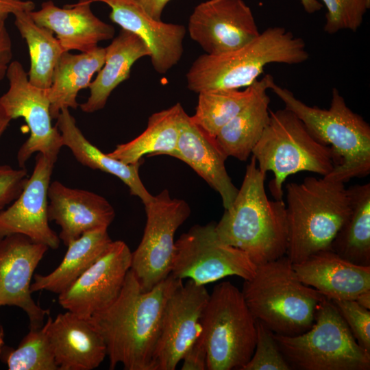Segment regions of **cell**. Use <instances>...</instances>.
Returning a JSON list of instances; mask_svg holds the SVG:
<instances>
[{"label": "cell", "instance_id": "e575fe53", "mask_svg": "<svg viewBox=\"0 0 370 370\" xmlns=\"http://www.w3.org/2000/svg\"><path fill=\"white\" fill-rule=\"evenodd\" d=\"M256 328L254 352L241 370H292L278 347L274 332L257 319Z\"/></svg>", "mask_w": 370, "mask_h": 370}, {"label": "cell", "instance_id": "b9f144b4", "mask_svg": "<svg viewBox=\"0 0 370 370\" xmlns=\"http://www.w3.org/2000/svg\"><path fill=\"white\" fill-rule=\"evenodd\" d=\"M304 10L308 14H313L322 8V4L317 0H299Z\"/></svg>", "mask_w": 370, "mask_h": 370}, {"label": "cell", "instance_id": "484cf974", "mask_svg": "<svg viewBox=\"0 0 370 370\" xmlns=\"http://www.w3.org/2000/svg\"><path fill=\"white\" fill-rule=\"evenodd\" d=\"M273 79L271 75L267 74L258 80L257 89L251 100L215 137L227 157L245 161L251 155L270 119L267 90Z\"/></svg>", "mask_w": 370, "mask_h": 370}, {"label": "cell", "instance_id": "cb8c5ba5", "mask_svg": "<svg viewBox=\"0 0 370 370\" xmlns=\"http://www.w3.org/2000/svg\"><path fill=\"white\" fill-rule=\"evenodd\" d=\"M56 119V126L61 133L63 145L71 150L79 163L116 176L128 187L130 194L138 197L143 204L153 199L139 176L143 160L126 164L104 153L85 137L68 108L62 110Z\"/></svg>", "mask_w": 370, "mask_h": 370}, {"label": "cell", "instance_id": "7a4b0ae2", "mask_svg": "<svg viewBox=\"0 0 370 370\" xmlns=\"http://www.w3.org/2000/svg\"><path fill=\"white\" fill-rule=\"evenodd\" d=\"M265 175L252 156L232 206L215 225L219 238L245 252L256 266L285 256L288 243L286 204L268 198Z\"/></svg>", "mask_w": 370, "mask_h": 370}, {"label": "cell", "instance_id": "5b68a950", "mask_svg": "<svg viewBox=\"0 0 370 370\" xmlns=\"http://www.w3.org/2000/svg\"><path fill=\"white\" fill-rule=\"evenodd\" d=\"M269 90L314 138L332 149L336 165L325 178L345 183L370 173V126L348 107L336 88H332L329 109L306 105L291 90L278 85L274 79Z\"/></svg>", "mask_w": 370, "mask_h": 370}, {"label": "cell", "instance_id": "5bb4252c", "mask_svg": "<svg viewBox=\"0 0 370 370\" xmlns=\"http://www.w3.org/2000/svg\"><path fill=\"white\" fill-rule=\"evenodd\" d=\"M131 263L132 252L127 244L122 241H112L99 258L58 295L60 305L88 319L116 299Z\"/></svg>", "mask_w": 370, "mask_h": 370}, {"label": "cell", "instance_id": "d4e9b609", "mask_svg": "<svg viewBox=\"0 0 370 370\" xmlns=\"http://www.w3.org/2000/svg\"><path fill=\"white\" fill-rule=\"evenodd\" d=\"M150 56L146 44L136 35L121 29L106 47L105 62L89 86L90 95L79 105L86 113L103 109L111 92L130 77L133 64L140 58Z\"/></svg>", "mask_w": 370, "mask_h": 370}, {"label": "cell", "instance_id": "1f68e13d", "mask_svg": "<svg viewBox=\"0 0 370 370\" xmlns=\"http://www.w3.org/2000/svg\"><path fill=\"white\" fill-rule=\"evenodd\" d=\"M258 80L243 90L218 89L199 92L198 102L191 120L212 138L251 100Z\"/></svg>", "mask_w": 370, "mask_h": 370}, {"label": "cell", "instance_id": "f6af8a7d", "mask_svg": "<svg viewBox=\"0 0 370 370\" xmlns=\"http://www.w3.org/2000/svg\"><path fill=\"white\" fill-rule=\"evenodd\" d=\"M4 329L2 325L0 324V356L2 354L3 347L5 346V342H4Z\"/></svg>", "mask_w": 370, "mask_h": 370}, {"label": "cell", "instance_id": "9a60e30c", "mask_svg": "<svg viewBox=\"0 0 370 370\" xmlns=\"http://www.w3.org/2000/svg\"><path fill=\"white\" fill-rule=\"evenodd\" d=\"M190 37L206 54L237 49L259 34L249 6L243 0H207L198 4L188 24Z\"/></svg>", "mask_w": 370, "mask_h": 370}, {"label": "cell", "instance_id": "277c9868", "mask_svg": "<svg viewBox=\"0 0 370 370\" xmlns=\"http://www.w3.org/2000/svg\"><path fill=\"white\" fill-rule=\"evenodd\" d=\"M309 53L304 40L282 27L267 28L254 40L232 51L203 54L192 64L186 77L195 92L218 89H239L258 80L266 65L297 64Z\"/></svg>", "mask_w": 370, "mask_h": 370}, {"label": "cell", "instance_id": "7bdbcfd3", "mask_svg": "<svg viewBox=\"0 0 370 370\" xmlns=\"http://www.w3.org/2000/svg\"><path fill=\"white\" fill-rule=\"evenodd\" d=\"M11 120L5 111L0 100V139L9 126Z\"/></svg>", "mask_w": 370, "mask_h": 370}, {"label": "cell", "instance_id": "e0dca14e", "mask_svg": "<svg viewBox=\"0 0 370 370\" xmlns=\"http://www.w3.org/2000/svg\"><path fill=\"white\" fill-rule=\"evenodd\" d=\"M55 163L40 153L31 176L17 198L0 212V237L19 234L56 249L59 236L50 227L48 190Z\"/></svg>", "mask_w": 370, "mask_h": 370}, {"label": "cell", "instance_id": "7c38bea8", "mask_svg": "<svg viewBox=\"0 0 370 370\" xmlns=\"http://www.w3.org/2000/svg\"><path fill=\"white\" fill-rule=\"evenodd\" d=\"M5 77L9 88L0 96L1 103L11 119L23 118L30 130L29 137L17 153L20 168L35 153H40L56 163L64 146L62 135L51 123L50 101L47 89L32 85L28 74L18 61L11 62Z\"/></svg>", "mask_w": 370, "mask_h": 370}, {"label": "cell", "instance_id": "44dd1931", "mask_svg": "<svg viewBox=\"0 0 370 370\" xmlns=\"http://www.w3.org/2000/svg\"><path fill=\"white\" fill-rule=\"evenodd\" d=\"M293 267L301 282L331 300H356L370 290V266L352 263L330 249Z\"/></svg>", "mask_w": 370, "mask_h": 370}, {"label": "cell", "instance_id": "4fadbf2b", "mask_svg": "<svg viewBox=\"0 0 370 370\" xmlns=\"http://www.w3.org/2000/svg\"><path fill=\"white\" fill-rule=\"evenodd\" d=\"M210 294L191 280L182 282L165 303L154 354V370H175L200 335Z\"/></svg>", "mask_w": 370, "mask_h": 370}, {"label": "cell", "instance_id": "4316f807", "mask_svg": "<svg viewBox=\"0 0 370 370\" xmlns=\"http://www.w3.org/2000/svg\"><path fill=\"white\" fill-rule=\"evenodd\" d=\"M106 47L73 54L64 52L53 71L50 87L47 89L50 101L52 119H56L63 109L78 107V92L88 88L92 77L98 73L105 62Z\"/></svg>", "mask_w": 370, "mask_h": 370}, {"label": "cell", "instance_id": "ac0fdd59", "mask_svg": "<svg viewBox=\"0 0 370 370\" xmlns=\"http://www.w3.org/2000/svg\"><path fill=\"white\" fill-rule=\"evenodd\" d=\"M110 9V20L121 29L138 36L150 51L151 64L159 74H165L180 60L186 29L180 24L168 23L150 16L136 0H92Z\"/></svg>", "mask_w": 370, "mask_h": 370}, {"label": "cell", "instance_id": "52a82bcc", "mask_svg": "<svg viewBox=\"0 0 370 370\" xmlns=\"http://www.w3.org/2000/svg\"><path fill=\"white\" fill-rule=\"evenodd\" d=\"M261 172L273 173L269 189L275 199H282L286 179L300 171L328 175L336 165L331 147L316 138L291 110L273 112L251 151Z\"/></svg>", "mask_w": 370, "mask_h": 370}, {"label": "cell", "instance_id": "8fae6325", "mask_svg": "<svg viewBox=\"0 0 370 370\" xmlns=\"http://www.w3.org/2000/svg\"><path fill=\"white\" fill-rule=\"evenodd\" d=\"M144 206L146 224L140 244L132 252L130 269L143 291H147L170 275L175 234L191 210L186 201L171 198L166 189Z\"/></svg>", "mask_w": 370, "mask_h": 370}, {"label": "cell", "instance_id": "8992f818", "mask_svg": "<svg viewBox=\"0 0 370 370\" xmlns=\"http://www.w3.org/2000/svg\"><path fill=\"white\" fill-rule=\"evenodd\" d=\"M241 292L254 318L275 334L285 336L309 330L323 297L300 281L286 255L258 265Z\"/></svg>", "mask_w": 370, "mask_h": 370}, {"label": "cell", "instance_id": "83f0119b", "mask_svg": "<svg viewBox=\"0 0 370 370\" xmlns=\"http://www.w3.org/2000/svg\"><path fill=\"white\" fill-rule=\"evenodd\" d=\"M112 241L108 228L84 233L69 244L62 262L52 272L34 275L30 286L32 293L41 291L58 295L63 293L99 258Z\"/></svg>", "mask_w": 370, "mask_h": 370}, {"label": "cell", "instance_id": "ba28073f", "mask_svg": "<svg viewBox=\"0 0 370 370\" xmlns=\"http://www.w3.org/2000/svg\"><path fill=\"white\" fill-rule=\"evenodd\" d=\"M274 338L291 369H370V352L358 343L332 301L324 296L309 330L293 336L274 333Z\"/></svg>", "mask_w": 370, "mask_h": 370}, {"label": "cell", "instance_id": "d6986e66", "mask_svg": "<svg viewBox=\"0 0 370 370\" xmlns=\"http://www.w3.org/2000/svg\"><path fill=\"white\" fill-rule=\"evenodd\" d=\"M48 199L49 220L60 227L58 236L66 246L85 232L108 228L115 217L114 208L103 197L58 181L50 183Z\"/></svg>", "mask_w": 370, "mask_h": 370}, {"label": "cell", "instance_id": "3957f363", "mask_svg": "<svg viewBox=\"0 0 370 370\" xmlns=\"http://www.w3.org/2000/svg\"><path fill=\"white\" fill-rule=\"evenodd\" d=\"M288 243L286 256L297 264L332 243L351 210L345 183L307 177L286 186Z\"/></svg>", "mask_w": 370, "mask_h": 370}, {"label": "cell", "instance_id": "7402d4cb", "mask_svg": "<svg viewBox=\"0 0 370 370\" xmlns=\"http://www.w3.org/2000/svg\"><path fill=\"white\" fill-rule=\"evenodd\" d=\"M191 167L221 196L224 209L229 208L238 189L229 176L225 162L227 156L209 136L184 112L175 151L171 156Z\"/></svg>", "mask_w": 370, "mask_h": 370}, {"label": "cell", "instance_id": "8d00e7d4", "mask_svg": "<svg viewBox=\"0 0 370 370\" xmlns=\"http://www.w3.org/2000/svg\"><path fill=\"white\" fill-rule=\"evenodd\" d=\"M27 180L25 168L0 164V212L17 198Z\"/></svg>", "mask_w": 370, "mask_h": 370}, {"label": "cell", "instance_id": "d6a6232c", "mask_svg": "<svg viewBox=\"0 0 370 370\" xmlns=\"http://www.w3.org/2000/svg\"><path fill=\"white\" fill-rule=\"evenodd\" d=\"M0 358L9 370H59L46 323L40 328H29L16 348L5 345Z\"/></svg>", "mask_w": 370, "mask_h": 370}, {"label": "cell", "instance_id": "f546056e", "mask_svg": "<svg viewBox=\"0 0 370 370\" xmlns=\"http://www.w3.org/2000/svg\"><path fill=\"white\" fill-rule=\"evenodd\" d=\"M348 191L350 212L331 250L352 263L370 266V184L352 186Z\"/></svg>", "mask_w": 370, "mask_h": 370}, {"label": "cell", "instance_id": "f35d334b", "mask_svg": "<svg viewBox=\"0 0 370 370\" xmlns=\"http://www.w3.org/2000/svg\"><path fill=\"white\" fill-rule=\"evenodd\" d=\"M8 16H0V81L6 75L12 58V41L5 25Z\"/></svg>", "mask_w": 370, "mask_h": 370}, {"label": "cell", "instance_id": "ffe728a7", "mask_svg": "<svg viewBox=\"0 0 370 370\" xmlns=\"http://www.w3.org/2000/svg\"><path fill=\"white\" fill-rule=\"evenodd\" d=\"M92 0H79L75 4L60 8L51 0L43 2L29 15L38 25L56 34L64 51H90L103 40L114 38L115 30L91 10Z\"/></svg>", "mask_w": 370, "mask_h": 370}, {"label": "cell", "instance_id": "4dcf8cb0", "mask_svg": "<svg viewBox=\"0 0 370 370\" xmlns=\"http://www.w3.org/2000/svg\"><path fill=\"white\" fill-rule=\"evenodd\" d=\"M13 15L15 26L29 50V81L36 87L48 89L55 68L64 51L53 32L36 23L29 12H18Z\"/></svg>", "mask_w": 370, "mask_h": 370}, {"label": "cell", "instance_id": "30bf717a", "mask_svg": "<svg viewBox=\"0 0 370 370\" xmlns=\"http://www.w3.org/2000/svg\"><path fill=\"white\" fill-rule=\"evenodd\" d=\"M215 225H195L175 241L173 277L205 286L230 275L244 280L254 276L257 266L245 252L223 242Z\"/></svg>", "mask_w": 370, "mask_h": 370}, {"label": "cell", "instance_id": "d590c367", "mask_svg": "<svg viewBox=\"0 0 370 370\" xmlns=\"http://www.w3.org/2000/svg\"><path fill=\"white\" fill-rule=\"evenodd\" d=\"M358 343L370 352V311L356 300H332Z\"/></svg>", "mask_w": 370, "mask_h": 370}, {"label": "cell", "instance_id": "ee69618b", "mask_svg": "<svg viewBox=\"0 0 370 370\" xmlns=\"http://www.w3.org/2000/svg\"><path fill=\"white\" fill-rule=\"evenodd\" d=\"M356 301L362 306L370 309V290L360 294Z\"/></svg>", "mask_w": 370, "mask_h": 370}, {"label": "cell", "instance_id": "836d02e7", "mask_svg": "<svg viewBox=\"0 0 370 370\" xmlns=\"http://www.w3.org/2000/svg\"><path fill=\"white\" fill-rule=\"evenodd\" d=\"M326 9L325 32L334 34L341 30L356 32L370 8V0H321Z\"/></svg>", "mask_w": 370, "mask_h": 370}, {"label": "cell", "instance_id": "74e56055", "mask_svg": "<svg viewBox=\"0 0 370 370\" xmlns=\"http://www.w3.org/2000/svg\"><path fill=\"white\" fill-rule=\"evenodd\" d=\"M182 360V370H207V352L201 334L186 350Z\"/></svg>", "mask_w": 370, "mask_h": 370}, {"label": "cell", "instance_id": "6da1fadb", "mask_svg": "<svg viewBox=\"0 0 370 370\" xmlns=\"http://www.w3.org/2000/svg\"><path fill=\"white\" fill-rule=\"evenodd\" d=\"M182 282L170 274L144 291L130 269L116 299L88 319L103 341L110 370L119 363L125 370H154L164 307Z\"/></svg>", "mask_w": 370, "mask_h": 370}, {"label": "cell", "instance_id": "60d3db41", "mask_svg": "<svg viewBox=\"0 0 370 370\" xmlns=\"http://www.w3.org/2000/svg\"><path fill=\"white\" fill-rule=\"evenodd\" d=\"M145 10L153 18L161 20L166 5L171 0H136Z\"/></svg>", "mask_w": 370, "mask_h": 370}, {"label": "cell", "instance_id": "9c48e42d", "mask_svg": "<svg viewBox=\"0 0 370 370\" xmlns=\"http://www.w3.org/2000/svg\"><path fill=\"white\" fill-rule=\"evenodd\" d=\"M207 370H241L256 342V319L236 286L224 281L214 286L201 320Z\"/></svg>", "mask_w": 370, "mask_h": 370}, {"label": "cell", "instance_id": "f1b7e54d", "mask_svg": "<svg viewBox=\"0 0 370 370\" xmlns=\"http://www.w3.org/2000/svg\"><path fill=\"white\" fill-rule=\"evenodd\" d=\"M180 103L155 112L148 119L145 131L133 140L116 145L108 154L126 164H134L143 156L167 155L175 151L180 125L184 112Z\"/></svg>", "mask_w": 370, "mask_h": 370}, {"label": "cell", "instance_id": "603a6c76", "mask_svg": "<svg viewBox=\"0 0 370 370\" xmlns=\"http://www.w3.org/2000/svg\"><path fill=\"white\" fill-rule=\"evenodd\" d=\"M47 334L59 370H92L106 356L101 337L88 319L68 311L46 322Z\"/></svg>", "mask_w": 370, "mask_h": 370}, {"label": "cell", "instance_id": "ab89813d", "mask_svg": "<svg viewBox=\"0 0 370 370\" xmlns=\"http://www.w3.org/2000/svg\"><path fill=\"white\" fill-rule=\"evenodd\" d=\"M34 8L35 4L30 0H0V16H8L18 12H31Z\"/></svg>", "mask_w": 370, "mask_h": 370}, {"label": "cell", "instance_id": "2e32d148", "mask_svg": "<svg viewBox=\"0 0 370 370\" xmlns=\"http://www.w3.org/2000/svg\"><path fill=\"white\" fill-rule=\"evenodd\" d=\"M48 249L23 234L0 237V308H21L28 317L29 328L42 327L49 314V310L35 302L30 291L34 271Z\"/></svg>", "mask_w": 370, "mask_h": 370}]
</instances>
